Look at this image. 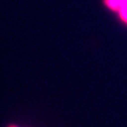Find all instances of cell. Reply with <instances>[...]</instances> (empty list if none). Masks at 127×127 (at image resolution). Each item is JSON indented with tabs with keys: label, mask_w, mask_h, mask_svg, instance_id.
<instances>
[{
	"label": "cell",
	"mask_w": 127,
	"mask_h": 127,
	"mask_svg": "<svg viewBox=\"0 0 127 127\" xmlns=\"http://www.w3.org/2000/svg\"><path fill=\"white\" fill-rule=\"evenodd\" d=\"M124 0H103V3L106 7V9H110L114 12H118Z\"/></svg>",
	"instance_id": "cell-1"
},
{
	"label": "cell",
	"mask_w": 127,
	"mask_h": 127,
	"mask_svg": "<svg viewBox=\"0 0 127 127\" xmlns=\"http://www.w3.org/2000/svg\"><path fill=\"white\" fill-rule=\"evenodd\" d=\"M117 13H118L119 18L121 19V21L127 26V0H124V2L121 6Z\"/></svg>",
	"instance_id": "cell-2"
},
{
	"label": "cell",
	"mask_w": 127,
	"mask_h": 127,
	"mask_svg": "<svg viewBox=\"0 0 127 127\" xmlns=\"http://www.w3.org/2000/svg\"><path fill=\"white\" fill-rule=\"evenodd\" d=\"M8 127H19V126L15 125V124H9V125H8Z\"/></svg>",
	"instance_id": "cell-3"
}]
</instances>
